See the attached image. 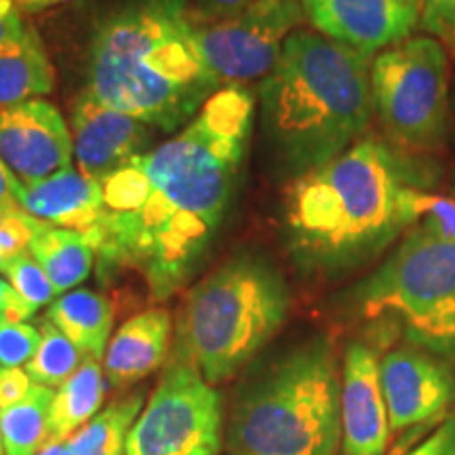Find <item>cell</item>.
Instances as JSON below:
<instances>
[{"label": "cell", "instance_id": "cell-1", "mask_svg": "<svg viewBox=\"0 0 455 455\" xmlns=\"http://www.w3.org/2000/svg\"><path fill=\"white\" fill-rule=\"evenodd\" d=\"M253 114L251 91L226 84L181 133L101 181L104 215L89 241L101 283L133 272L152 301L188 284L226 218Z\"/></svg>", "mask_w": 455, "mask_h": 455}, {"label": "cell", "instance_id": "cell-2", "mask_svg": "<svg viewBox=\"0 0 455 455\" xmlns=\"http://www.w3.org/2000/svg\"><path fill=\"white\" fill-rule=\"evenodd\" d=\"M220 89L188 0H121L95 26L84 91L104 106L171 133Z\"/></svg>", "mask_w": 455, "mask_h": 455}, {"label": "cell", "instance_id": "cell-3", "mask_svg": "<svg viewBox=\"0 0 455 455\" xmlns=\"http://www.w3.org/2000/svg\"><path fill=\"white\" fill-rule=\"evenodd\" d=\"M403 161L375 135L295 178L287 190V228L299 264L316 272L352 270L405 230Z\"/></svg>", "mask_w": 455, "mask_h": 455}, {"label": "cell", "instance_id": "cell-4", "mask_svg": "<svg viewBox=\"0 0 455 455\" xmlns=\"http://www.w3.org/2000/svg\"><path fill=\"white\" fill-rule=\"evenodd\" d=\"M259 93L278 156L301 175L365 138L375 112L371 57L298 28Z\"/></svg>", "mask_w": 455, "mask_h": 455}, {"label": "cell", "instance_id": "cell-5", "mask_svg": "<svg viewBox=\"0 0 455 455\" xmlns=\"http://www.w3.org/2000/svg\"><path fill=\"white\" fill-rule=\"evenodd\" d=\"M228 455H339L341 367L331 341L295 346L243 384L226 422Z\"/></svg>", "mask_w": 455, "mask_h": 455}, {"label": "cell", "instance_id": "cell-6", "mask_svg": "<svg viewBox=\"0 0 455 455\" xmlns=\"http://www.w3.org/2000/svg\"><path fill=\"white\" fill-rule=\"evenodd\" d=\"M291 295L275 266L241 255L190 289L178 315L173 355L218 386L235 378L289 315Z\"/></svg>", "mask_w": 455, "mask_h": 455}, {"label": "cell", "instance_id": "cell-7", "mask_svg": "<svg viewBox=\"0 0 455 455\" xmlns=\"http://www.w3.org/2000/svg\"><path fill=\"white\" fill-rule=\"evenodd\" d=\"M352 304L367 321L390 323L415 348L455 355V243L415 226L358 283Z\"/></svg>", "mask_w": 455, "mask_h": 455}, {"label": "cell", "instance_id": "cell-8", "mask_svg": "<svg viewBox=\"0 0 455 455\" xmlns=\"http://www.w3.org/2000/svg\"><path fill=\"white\" fill-rule=\"evenodd\" d=\"M449 61L445 47L426 34L373 60V110L396 155L424 158L445 148L451 121Z\"/></svg>", "mask_w": 455, "mask_h": 455}, {"label": "cell", "instance_id": "cell-9", "mask_svg": "<svg viewBox=\"0 0 455 455\" xmlns=\"http://www.w3.org/2000/svg\"><path fill=\"white\" fill-rule=\"evenodd\" d=\"M224 445L220 392L195 365L171 355L129 432L124 455H220Z\"/></svg>", "mask_w": 455, "mask_h": 455}, {"label": "cell", "instance_id": "cell-10", "mask_svg": "<svg viewBox=\"0 0 455 455\" xmlns=\"http://www.w3.org/2000/svg\"><path fill=\"white\" fill-rule=\"evenodd\" d=\"M299 0H258L230 17H203L192 9V32L203 60L221 84L266 78L287 38L304 24Z\"/></svg>", "mask_w": 455, "mask_h": 455}, {"label": "cell", "instance_id": "cell-11", "mask_svg": "<svg viewBox=\"0 0 455 455\" xmlns=\"http://www.w3.org/2000/svg\"><path fill=\"white\" fill-rule=\"evenodd\" d=\"M0 158L21 186H36L72 169V131L47 100L0 108Z\"/></svg>", "mask_w": 455, "mask_h": 455}, {"label": "cell", "instance_id": "cell-12", "mask_svg": "<svg viewBox=\"0 0 455 455\" xmlns=\"http://www.w3.org/2000/svg\"><path fill=\"white\" fill-rule=\"evenodd\" d=\"M379 378L392 435L436 422L447 415L455 398V378L449 367L415 346L388 352L379 361Z\"/></svg>", "mask_w": 455, "mask_h": 455}, {"label": "cell", "instance_id": "cell-13", "mask_svg": "<svg viewBox=\"0 0 455 455\" xmlns=\"http://www.w3.org/2000/svg\"><path fill=\"white\" fill-rule=\"evenodd\" d=\"M306 20L329 41L373 57L411 38L419 9L401 0H299Z\"/></svg>", "mask_w": 455, "mask_h": 455}, {"label": "cell", "instance_id": "cell-14", "mask_svg": "<svg viewBox=\"0 0 455 455\" xmlns=\"http://www.w3.org/2000/svg\"><path fill=\"white\" fill-rule=\"evenodd\" d=\"M70 131L78 173L100 184L131 158L146 155L152 138L148 124L104 106L87 91L70 108Z\"/></svg>", "mask_w": 455, "mask_h": 455}, {"label": "cell", "instance_id": "cell-15", "mask_svg": "<svg viewBox=\"0 0 455 455\" xmlns=\"http://www.w3.org/2000/svg\"><path fill=\"white\" fill-rule=\"evenodd\" d=\"M390 436L378 355L367 344L352 341L341 363L339 455H386Z\"/></svg>", "mask_w": 455, "mask_h": 455}, {"label": "cell", "instance_id": "cell-16", "mask_svg": "<svg viewBox=\"0 0 455 455\" xmlns=\"http://www.w3.org/2000/svg\"><path fill=\"white\" fill-rule=\"evenodd\" d=\"M173 321L164 308H148L124 321L104 356V373L114 388H127L155 373L169 358Z\"/></svg>", "mask_w": 455, "mask_h": 455}, {"label": "cell", "instance_id": "cell-17", "mask_svg": "<svg viewBox=\"0 0 455 455\" xmlns=\"http://www.w3.org/2000/svg\"><path fill=\"white\" fill-rule=\"evenodd\" d=\"M20 204L32 218L78 232L91 241L104 215V192L100 181L68 169L41 184L24 188Z\"/></svg>", "mask_w": 455, "mask_h": 455}, {"label": "cell", "instance_id": "cell-18", "mask_svg": "<svg viewBox=\"0 0 455 455\" xmlns=\"http://www.w3.org/2000/svg\"><path fill=\"white\" fill-rule=\"evenodd\" d=\"M47 318L81 350L83 356L104 361L114 325L110 299L89 289H74L49 306Z\"/></svg>", "mask_w": 455, "mask_h": 455}, {"label": "cell", "instance_id": "cell-19", "mask_svg": "<svg viewBox=\"0 0 455 455\" xmlns=\"http://www.w3.org/2000/svg\"><path fill=\"white\" fill-rule=\"evenodd\" d=\"M106 384L104 361L84 356L81 367L55 392L49 415L51 441H68L100 413L106 398Z\"/></svg>", "mask_w": 455, "mask_h": 455}, {"label": "cell", "instance_id": "cell-20", "mask_svg": "<svg viewBox=\"0 0 455 455\" xmlns=\"http://www.w3.org/2000/svg\"><path fill=\"white\" fill-rule=\"evenodd\" d=\"M55 72L38 34L28 28L24 41L0 51V108L49 95Z\"/></svg>", "mask_w": 455, "mask_h": 455}, {"label": "cell", "instance_id": "cell-21", "mask_svg": "<svg viewBox=\"0 0 455 455\" xmlns=\"http://www.w3.org/2000/svg\"><path fill=\"white\" fill-rule=\"evenodd\" d=\"M30 255L47 272L60 295L87 281L95 264V251L87 238L51 224H43L32 238Z\"/></svg>", "mask_w": 455, "mask_h": 455}, {"label": "cell", "instance_id": "cell-22", "mask_svg": "<svg viewBox=\"0 0 455 455\" xmlns=\"http://www.w3.org/2000/svg\"><path fill=\"white\" fill-rule=\"evenodd\" d=\"M55 392L34 384L20 403L0 411V432L7 455H38L51 441L49 415Z\"/></svg>", "mask_w": 455, "mask_h": 455}, {"label": "cell", "instance_id": "cell-23", "mask_svg": "<svg viewBox=\"0 0 455 455\" xmlns=\"http://www.w3.org/2000/svg\"><path fill=\"white\" fill-rule=\"evenodd\" d=\"M144 407V392L108 405L68 439L70 455H124L129 432Z\"/></svg>", "mask_w": 455, "mask_h": 455}, {"label": "cell", "instance_id": "cell-24", "mask_svg": "<svg viewBox=\"0 0 455 455\" xmlns=\"http://www.w3.org/2000/svg\"><path fill=\"white\" fill-rule=\"evenodd\" d=\"M83 358L81 350L47 318L41 325V346L26 365V371L34 384L60 388L81 367Z\"/></svg>", "mask_w": 455, "mask_h": 455}, {"label": "cell", "instance_id": "cell-25", "mask_svg": "<svg viewBox=\"0 0 455 455\" xmlns=\"http://www.w3.org/2000/svg\"><path fill=\"white\" fill-rule=\"evenodd\" d=\"M403 213L407 226L419 224V228L455 243V196L449 198L407 186L403 192Z\"/></svg>", "mask_w": 455, "mask_h": 455}, {"label": "cell", "instance_id": "cell-26", "mask_svg": "<svg viewBox=\"0 0 455 455\" xmlns=\"http://www.w3.org/2000/svg\"><path fill=\"white\" fill-rule=\"evenodd\" d=\"M3 275L7 276V281L15 289L17 295L28 301L34 310H38L41 306L53 304L60 298V293H57L53 283H51L47 272L41 268V264L30 253H21L17 258L9 259L4 264Z\"/></svg>", "mask_w": 455, "mask_h": 455}, {"label": "cell", "instance_id": "cell-27", "mask_svg": "<svg viewBox=\"0 0 455 455\" xmlns=\"http://www.w3.org/2000/svg\"><path fill=\"white\" fill-rule=\"evenodd\" d=\"M41 346V331L28 323L0 321V371L28 365Z\"/></svg>", "mask_w": 455, "mask_h": 455}, {"label": "cell", "instance_id": "cell-28", "mask_svg": "<svg viewBox=\"0 0 455 455\" xmlns=\"http://www.w3.org/2000/svg\"><path fill=\"white\" fill-rule=\"evenodd\" d=\"M419 28L426 36L439 41L455 60V0H424L419 9Z\"/></svg>", "mask_w": 455, "mask_h": 455}, {"label": "cell", "instance_id": "cell-29", "mask_svg": "<svg viewBox=\"0 0 455 455\" xmlns=\"http://www.w3.org/2000/svg\"><path fill=\"white\" fill-rule=\"evenodd\" d=\"M390 455H455V413L447 415L445 422L436 426L418 445H411V439H407Z\"/></svg>", "mask_w": 455, "mask_h": 455}, {"label": "cell", "instance_id": "cell-30", "mask_svg": "<svg viewBox=\"0 0 455 455\" xmlns=\"http://www.w3.org/2000/svg\"><path fill=\"white\" fill-rule=\"evenodd\" d=\"M28 28L15 0H0V51L24 41Z\"/></svg>", "mask_w": 455, "mask_h": 455}, {"label": "cell", "instance_id": "cell-31", "mask_svg": "<svg viewBox=\"0 0 455 455\" xmlns=\"http://www.w3.org/2000/svg\"><path fill=\"white\" fill-rule=\"evenodd\" d=\"M34 386L26 369H4L0 371V411L20 403Z\"/></svg>", "mask_w": 455, "mask_h": 455}, {"label": "cell", "instance_id": "cell-32", "mask_svg": "<svg viewBox=\"0 0 455 455\" xmlns=\"http://www.w3.org/2000/svg\"><path fill=\"white\" fill-rule=\"evenodd\" d=\"M196 3V13L203 17H213V20H220V17H230L244 11L251 4L258 3V0H195Z\"/></svg>", "mask_w": 455, "mask_h": 455}, {"label": "cell", "instance_id": "cell-33", "mask_svg": "<svg viewBox=\"0 0 455 455\" xmlns=\"http://www.w3.org/2000/svg\"><path fill=\"white\" fill-rule=\"evenodd\" d=\"M21 192H24V186L13 178V173H11L7 164H4L3 158H0V203H7V201L20 203Z\"/></svg>", "mask_w": 455, "mask_h": 455}, {"label": "cell", "instance_id": "cell-34", "mask_svg": "<svg viewBox=\"0 0 455 455\" xmlns=\"http://www.w3.org/2000/svg\"><path fill=\"white\" fill-rule=\"evenodd\" d=\"M64 3H68V0H15L20 11H26V13H41V11H47Z\"/></svg>", "mask_w": 455, "mask_h": 455}, {"label": "cell", "instance_id": "cell-35", "mask_svg": "<svg viewBox=\"0 0 455 455\" xmlns=\"http://www.w3.org/2000/svg\"><path fill=\"white\" fill-rule=\"evenodd\" d=\"M38 455H70L68 441H51Z\"/></svg>", "mask_w": 455, "mask_h": 455}, {"label": "cell", "instance_id": "cell-36", "mask_svg": "<svg viewBox=\"0 0 455 455\" xmlns=\"http://www.w3.org/2000/svg\"><path fill=\"white\" fill-rule=\"evenodd\" d=\"M11 283L4 281L3 276H0V316H3L4 312V306H7V299H9V293H11Z\"/></svg>", "mask_w": 455, "mask_h": 455}, {"label": "cell", "instance_id": "cell-37", "mask_svg": "<svg viewBox=\"0 0 455 455\" xmlns=\"http://www.w3.org/2000/svg\"><path fill=\"white\" fill-rule=\"evenodd\" d=\"M401 3L411 4V7H415V9H422V3H424V0H401Z\"/></svg>", "mask_w": 455, "mask_h": 455}, {"label": "cell", "instance_id": "cell-38", "mask_svg": "<svg viewBox=\"0 0 455 455\" xmlns=\"http://www.w3.org/2000/svg\"><path fill=\"white\" fill-rule=\"evenodd\" d=\"M0 455H7L4 453V445H3V432H0Z\"/></svg>", "mask_w": 455, "mask_h": 455}, {"label": "cell", "instance_id": "cell-39", "mask_svg": "<svg viewBox=\"0 0 455 455\" xmlns=\"http://www.w3.org/2000/svg\"><path fill=\"white\" fill-rule=\"evenodd\" d=\"M451 114H453V121H455V93H453V98H451Z\"/></svg>", "mask_w": 455, "mask_h": 455}, {"label": "cell", "instance_id": "cell-40", "mask_svg": "<svg viewBox=\"0 0 455 455\" xmlns=\"http://www.w3.org/2000/svg\"><path fill=\"white\" fill-rule=\"evenodd\" d=\"M453 190H455V171H453Z\"/></svg>", "mask_w": 455, "mask_h": 455}]
</instances>
